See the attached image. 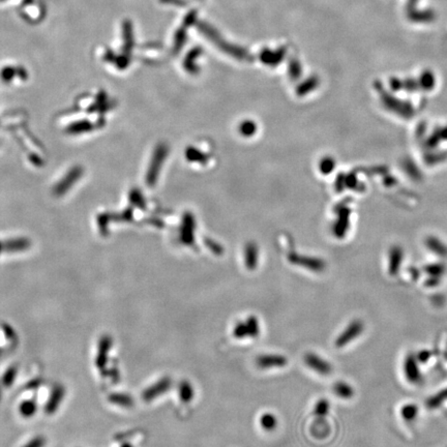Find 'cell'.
<instances>
[{
  "label": "cell",
  "mask_w": 447,
  "mask_h": 447,
  "mask_svg": "<svg viewBox=\"0 0 447 447\" xmlns=\"http://www.w3.org/2000/svg\"><path fill=\"white\" fill-rule=\"evenodd\" d=\"M66 394V389L62 385L58 384L55 385L54 388L52 389V392L50 394L49 400H48L46 407H45V411L48 415H52L53 413L56 412V410L59 408L63 397H65Z\"/></svg>",
  "instance_id": "cell-6"
},
{
  "label": "cell",
  "mask_w": 447,
  "mask_h": 447,
  "mask_svg": "<svg viewBox=\"0 0 447 447\" xmlns=\"http://www.w3.org/2000/svg\"><path fill=\"white\" fill-rule=\"evenodd\" d=\"M328 410H329V403L327 402V400H325V398H322V400H320L316 404L314 412L317 416L324 417L328 413Z\"/></svg>",
  "instance_id": "cell-16"
},
{
  "label": "cell",
  "mask_w": 447,
  "mask_h": 447,
  "mask_svg": "<svg viewBox=\"0 0 447 447\" xmlns=\"http://www.w3.org/2000/svg\"><path fill=\"white\" fill-rule=\"evenodd\" d=\"M107 376L111 377V379H112V381H113V383H117L119 381V372H118V370L116 368H112V369L108 370Z\"/></svg>",
  "instance_id": "cell-20"
},
{
  "label": "cell",
  "mask_w": 447,
  "mask_h": 447,
  "mask_svg": "<svg viewBox=\"0 0 447 447\" xmlns=\"http://www.w3.org/2000/svg\"><path fill=\"white\" fill-rule=\"evenodd\" d=\"M303 360H305V363L309 366V368L316 371L320 375L327 376L332 372L331 364L328 361L324 360L323 358L319 357L315 353H307L305 357H303Z\"/></svg>",
  "instance_id": "cell-3"
},
{
  "label": "cell",
  "mask_w": 447,
  "mask_h": 447,
  "mask_svg": "<svg viewBox=\"0 0 447 447\" xmlns=\"http://www.w3.org/2000/svg\"><path fill=\"white\" fill-rule=\"evenodd\" d=\"M178 395H179V400L184 403L187 404L189 402L193 401L194 395H195V390L191 383L188 382L187 380H182L179 385H178Z\"/></svg>",
  "instance_id": "cell-8"
},
{
  "label": "cell",
  "mask_w": 447,
  "mask_h": 447,
  "mask_svg": "<svg viewBox=\"0 0 447 447\" xmlns=\"http://www.w3.org/2000/svg\"><path fill=\"white\" fill-rule=\"evenodd\" d=\"M288 363L284 355L279 354H263L256 358V364L261 369H271V368H283Z\"/></svg>",
  "instance_id": "cell-4"
},
{
  "label": "cell",
  "mask_w": 447,
  "mask_h": 447,
  "mask_svg": "<svg viewBox=\"0 0 447 447\" xmlns=\"http://www.w3.org/2000/svg\"><path fill=\"white\" fill-rule=\"evenodd\" d=\"M233 335L236 339H245L248 337V329L246 326L245 321L244 322H237V324L234 326L233 329Z\"/></svg>",
  "instance_id": "cell-17"
},
{
  "label": "cell",
  "mask_w": 447,
  "mask_h": 447,
  "mask_svg": "<svg viewBox=\"0 0 447 447\" xmlns=\"http://www.w3.org/2000/svg\"><path fill=\"white\" fill-rule=\"evenodd\" d=\"M108 401L123 408H132L135 404L134 398L126 393H112L108 396Z\"/></svg>",
  "instance_id": "cell-9"
},
{
  "label": "cell",
  "mask_w": 447,
  "mask_h": 447,
  "mask_svg": "<svg viewBox=\"0 0 447 447\" xmlns=\"http://www.w3.org/2000/svg\"><path fill=\"white\" fill-rule=\"evenodd\" d=\"M46 444V439L43 436H38L35 437L34 439H31L26 445H24L23 447H44Z\"/></svg>",
  "instance_id": "cell-19"
},
{
  "label": "cell",
  "mask_w": 447,
  "mask_h": 447,
  "mask_svg": "<svg viewBox=\"0 0 447 447\" xmlns=\"http://www.w3.org/2000/svg\"><path fill=\"white\" fill-rule=\"evenodd\" d=\"M417 414V407L415 405H406L402 409V416L407 420H412Z\"/></svg>",
  "instance_id": "cell-18"
},
{
  "label": "cell",
  "mask_w": 447,
  "mask_h": 447,
  "mask_svg": "<svg viewBox=\"0 0 447 447\" xmlns=\"http://www.w3.org/2000/svg\"><path fill=\"white\" fill-rule=\"evenodd\" d=\"M17 372H18L17 366L16 365L10 366V368L7 370V372L5 373L4 378H3V383L5 386L10 387L13 385V383L15 382V379H16V376H17Z\"/></svg>",
  "instance_id": "cell-14"
},
{
  "label": "cell",
  "mask_w": 447,
  "mask_h": 447,
  "mask_svg": "<svg viewBox=\"0 0 447 447\" xmlns=\"http://www.w3.org/2000/svg\"><path fill=\"white\" fill-rule=\"evenodd\" d=\"M260 424L267 432H271L278 426V419L274 414L264 413L260 417Z\"/></svg>",
  "instance_id": "cell-12"
},
{
  "label": "cell",
  "mask_w": 447,
  "mask_h": 447,
  "mask_svg": "<svg viewBox=\"0 0 447 447\" xmlns=\"http://www.w3.org/2000/svg\"><path fill=\"white\" fill-rule=\"evenodd\" d=\"M333 392L337 394L339 397L345 398V400H347V398H351L354 394L353 388L351 387L349 384H347V383L341 382V381L337 382L333 385Z\"/></svg>",
  "instance_id": "cell-10"
},
{
  "label": "cell",
  "mask_w": 447,
  "mask_h": 447,
  "mask_svg": "<svg viewBox=\"0 0 447 447\" xmlns=\"http://www.w3.org/2000/svg\"><path fill=\"white\" fill-rule=\"evenodd\" d=\"M405 375L410 383L413 384H418L420 383L421 377L418 370V366L413 355H408L407 359L405 360Z\"/></svg>",
  "instance_id": "cell-7"
},
{
  "label": "cell",
  "mask_w": 447,
  "mask_h": 447,
  "mask_svg": "<svg viewBox=\"0 0 447 447\" xmlns=\"http://www.w3.org/2000/svg\"><path fill=\"white\" fill-rule=\"evenodd\" d=\"M4 329H5V333H6V335L8 338H12V337H15V332H14V330L11 328V326H9V325H4Z\"/></svg>",
  "instance_id": "cell-22"
},
{
  "label": "cell",
  "mask_w": 447,
  "mask_h": 447,
  "mask_svg": "<svg viewBox=\"0 0 447 447\" xmlns=\"http://www.w3.org/2000/svg\"><path fill=\"white\" fill-rule=\"evenodd\" d=\"M363 330V323L360 320H354L351 322L345 330L339 335L338 339L335 340V346L338 348H342L346 346L347 344L352 342L355 338H358L362 333Z\"/></svg>",
  "instance_id": "cell-2"
},
{
  "label": "cell",
  "mask_w": 447,
  "mask_h": 447,
  "mask_svg": "<svg viewBox=\"0 0 447 447\" xmlns=\"http://www.w3.org/2000/svg\"><path fill=\"white\" fill-rule=\"evenodd\" d=\"M112 344H113V340L110 335H103L99 343V351L97 359H95V364H97L98 369L104 371L106 365L108 363V355L110 350L112 348Z\"/></svg>",
  "instance_id": "cell-5"
},
{
  "label": "cell",
  "mask_w": 447,
  "mask_h": 447,
  "mask_svg": "<svg viewBox=\"0 0 447 447\" xmlns=\"http://www.w3.org/2000/svg\"><path fill=\"white\" fill-rule=\"evenodd\" d=\"M446 400H447V388L444 389L443 391L439 392L432 398H429V400L427 401V407L428 408H436Z\"/></svg>",
  "instance_id": "cell-15"
},
{
  "label": "cell",
  "mask_w": 447,
  "mask_h": 447,
  "mask_svg": "<svg viewBox=\"0 0 447 447\" xmlns=\"http://www.w3.org/2000/svg\"><path fill=\"white\" fill-rule=\"evenodd\" d=\"M171 386H172V379L170 377L166 376L162 379H159L157 382L154 383V384L147 387L146 389H144V391L142 392L143 401L146 403L152 402L159 395H162L165 392H167L171 388Z\"/></svg>",
  "instance_id": "cell-1"
},
{
  "label": "cell",
  "mask_w": 447,
  "mask_h": 447,
  "mask_svg": "<svg viewBox=\"0 0 447 447\" xmlns=\"http://www.w3.org/2000/svg\"><path fill=\"white\" fill-rule=\"evenodd\" d=\"M121 447H134L132 444H130V443H127V442H125V443H123L122 445H121Z\"/></svg>",
  "instance_id": "cell-23"
},
{
  "label": "cell",
  "mask_w": 447,
  "mask_h": 447,
  "mask_svg": "<svg viewBox=\"0 0 447 447\" xmlns=\"http://www.w3.org/2000/svg\"><path fill=\"white\" fill-rule=\"evenodd\" d=\"M41 385V380H33L31 382H29L28 383V385H27V387L29 388V389H35V388H37V387H39Z\"/></svg>",
  "instance_id": "cell-21"
},
{
  "label": "cell",
  "mask_w": 447,
  "mask_h": 447,
  "mask_svg": "<svg viewBox=\"0 0 447 447\" xmlns=\"http://www.w3.org/2000/svg\"><path fill=\"white\" fill-rule=\"evenodd\" d=\"M37 403L33 400H28V401H24L21 403L19 411L21 413V415L25 418H29L31 416H34L35 413L37 412Z\"/></svg>",
  "instance_id": "cell-13"
},
{
  "label": "cell",
  "mask_w": 447,
  "mask_h": 447,
  "mask_svg": "<svg viewBox=\"0 0 447 447\" xmlns=\"http://www.w3.org/2000/svg\"><path fill=\"white\" fill-rule=\"evenodd\" d=\"M247 329H248V337L250 338H257L260 333V324L259 320L256 316H250L247 320L245 321Z\"/></svg>",
  "instance_id": "cell-11"
}]
</instances>
